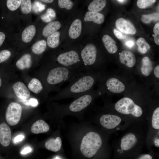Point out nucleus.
<instances>
[{
	"label": "nucleus",
	"mask_w": 159,
	"mask_h": 159,
	"mask_svg": "<svg viewBox=\"0 0 159 159\" xmlns=\"http://www.w3.org/2000/svg\"><path fill=\"white\" fill-rule=\"evenodd\" d=\"M92 72H84L74 78L56 96L58 99L74 98L91 91L95 82Z\"/></svg>",
	"instance_id": "obj_1"
},
{
	"label": "nucleus",
	"mask_w": 159,
	"mask_h": 159,
	"mask_svg": "<svg viewBox=\"0 0 159 159\" xmlns=\"http://www.w3.org/2000/svg\"><path fill=\"white\" fill-rule=\"evenodd\" d=\"M86 72L82 69L70 68L60 65L48 71L46 76V82L50 87L58 88L62 85L67 82H70Z\"/></svg>",
	"instance_id": "obj_2"
},
{
	"label": "nucleus",
	"mask_w": 159,
	"mask_h": 159,
	"mask_svg": "<svg viewBox=\"0 0 159 159\" xmlns=\"http://www.w3.org/2000/svg\"><path fill=\"white\" fill-rule=\"evenodd\" d=\"M102 144L101 137L97 132H88L83 137L80 145V150L85 157L90 158L94 155Z\"/></svg>",
	"instance_id": "obj_3"
},
{
	"label": "nucleus",
	"mask_w": 159,
	"mask_h": 159,
	"mask_svg": "<svg viewBox=\"0 0 159 159\" xmlns=\"http://www.w3.org/2000/svg\"><path fill=\"white\" fill-rule=\"evenodd\" d=\"M95 94L92 91L74 98L67 105L62 107V114H78L83 111L91 103Z\"/></svg>",
	"instance_id": "obj_4"
},
{
	"label": "nucleus",
	"mask_w": 159,
	"mask_h": 159,
	"mask_svg": "<svg viewBox=\"0 0 159 159\" xmlns=\"http://www.w3.org/2000/svg\"><path fill=\"white\" fill-rule=\"evenodd\" d=\"M115 108L120 113L131 115L135 117H141L143 113L142 108L127 97H123L118 101L115 104Z\"/></svg>",
	"instance_id": "obj_5"
},
{
	"label": "nucleus",
	"mask_w": 159,
	"mask_h": 159,
	"mask_svg": "<svg viewBox=\"0 0 159 159\" xmlns=\"http://www.w3.org/2000/svg\"><path fill=\"white\" fill-rule=\"evenodd\" d=\"M56 59L60 65L70 68L82 69L85 71L78 65L80 60L78 53L75 50L61 53L57 56Z\"/></svg>",
	"instance_id": "obj_6"
},
{
	"label": "nucleus",
	"mask_w": 159,
	"mask_h": 159,
	"mask_svg": "<svg viewBox=\"0 0 159 159\" xmlns=\"http://www.w3.org/2000/svg\"><path fill=\"white\" fill-rule=\"evenodd\" d=\"M22 112L21 105L15 102H10L7 106L5 114V120L10 125H17L20 120Z\"/></svg>",
	"instance_id": "obj_7"
},
{
	"label": "nucleus",
	"mask_w": 159,
	"mask_h": 159,
	"mask_svg": "<svg viewBox=\"0 0 159 159\" xmlns=\"http://www.w3.org/2000/svg\"><path fill=\"white\" fill-rule=\"evenodd\" d=\"M97 53L96 47L91 43L87 45L81 51L80 57L84 65V69L86 72H88V67L92 66L95 63Z\"/></svg>",
	"instance_id": "obj_8"
},
{
	"label": "nucleus",
	"mask_w": 159,
	"mask_h": 159,
	"mask_svg": "<svg viewBox=\"0 0 159 159\" xmlns=\"http://www.w3.org/2000/svg\"><path fill=\"white\" fill-rule=\"evenodd\" d=\"M139 136L134 132H129L121 138L119 145L121 150L127 151L138 146L139 142Z\"/></svg>",
	"instance_id": "obj_9"
},
{
	"label": "nucleus",
	"mask_w": 159,
	"mask_h": 159,
	"mask_svg": "<svg viewBox=\"0 0 159 159\" xmlns=\"http://www.w3.org/2000/svg\"><path fill=\"white\" fill-rule=\"evenodd\" d=\"M99 121L104 128L108 130H114L118 127L122 122L121 118L114 115L106 114L101 115Z\"/></svg>",
	"instance_id": "obj_10"
},
{
	"label": "nucleus",
	"mask_w": 159,
	"mask_h": 159,
	"mask_svg": "<svg viewBox=\"0 0 159 159\" xmlns=\"http://www.w3.org/2000/svg\"><path fill=\"white\" fill-rule=\"evenodd\" d=\"M11 132L8 125L5 122H0V145L3 147L8 146L11 138Z\"/></svg>",
	"instance_id": "obj_11"
},
{
	"label": "nucleus",
	"mask_w": 159,
	"mask_h": 159,
	"mask_svg": "<svg viewBox=\"0 0 159 159\" xmlns=\"http://www.w3.org/2000/svg\"><path fill=\"white\" fill-rule=\"evenodd\" d=\"M115 26L121 32L126 34H134L136 29L134 25L129 21L123 18H120L116 21Z\"/></svg>",
	"instance_id": "obj_12"
},
{
	"label": "nucleus",
	"mask_w": 159,
	"mask_h": 159,
	"mask_svg": "<svg viewBox=\"0 0 159 159\" xmlns=\"http://www.w3.org/2000/svg\"><path fill=\"white\" fill-rule=\"evenodd\" d=\"M12 87L15 95L19 98L26 100L30 97V92L23 82H17L13 85Z\"/></svg>",
	"instance_id": "obj_13"
},
{
	"label": "nucleus",
	"mask_w": 159,
	"mask_h": 159,
	"mask_svg": "<svg viewBox=\"0 0 159 159\" xmlns=\"http://www.w3.org/2000/svg\"><path fill=\"white\" fill-rule=\"evenodd\" d=\"M106 85L107 90L114 93H120L125 90L124 85L118 79L115 78H110L106 82Z\"/></svg>",
	"instance_id": "obj_14"
},
{
	"label": "nucleus",
	"mask_w": 159,
	"mask_h": 159,
	"mask_svg": "<svg viewBox=\"0 0 159 159\" xmlns=\"http://www.w3.org/2000/svg\"><path fill=\"white\" fill-rule=\"evenodd\" d=\"M120 62L129 67H132L135 65L136 62L135 56L131 52L124 50L120 53L119 56Z\"/></svg>",
	"instance_id": "obj_15"
},
{
	"label": "nucleus",
	"mask_w": 159,
	"mask_h": 159,
	"mask_svg": "<svg viewBox=\"0 0 159 159\" xmlns=\"http://www.w3.org/2000/svg\"><path fill=\"white\" fill-rule=\"evenodd\" d=\"M82 30V22L79 19L74 20L71 24L68 31L69 37L76 39L80 35Z\"/></svg>",
	"instance_id": "obj_16"
},
{
	"label": "nucleus",
	"mask_w": 159,
	"mask_h": 159,
	"mask_svg": "<svg viewBox=\"0 0 159 159\" xmlns=\"http://www.w3.org/2000/svg\"><path fill=\"white\" fill-rule=\"evenodd\" d=\"M32 65L31 56L28 53L23 55L16 61V67L21 70L29 68Z\"/></svg>",
	"instance_id": "obj_17"
},
{
	"label": "nucleus",
	"mask_w": 159,
	"mask_h": 159,
	"mask_svg": "<svg viewBox=\"0 0 159 159\" xmlns=\"http://www.w3.org/2000/svg\"><path fill=\"white\" fill-rule=\"evenodd\" d=\"M49 129V125L42 120H38L34 122L31 128L32 132L36 134L47 132Z\"/></svg>",
	"instance_id": "obj_18"
},
{
	"label": "nucleus",
	"mask_w": 159,
	"mask_h": 159,
	"mask_svg": "<svg viewBox=\"0 0 159 159\" xmlns=\"http://www.w3.org/2000/svg\"><path fill=\"white\" fill-rule=\"evenodd\" d=\"M84 20L85 21H93L94 23L100 24L104 22L105 16L103 14L99 12L89 11L85 14Z\"/></svg>",
	"instance_id": "obj_19"
},
{
	"label": "nucleus",
	"mask_w": 159,
	"mask_h": 159,
	"mask_svg": "<svg viewBox=\"0 0 159 159\" xmlns=\"http://www.w3.org/2000/svg\"><path fill=\"white\" fill-rule=\"evenodd\" d=\"M102 42L107 51L109 53L114 54L117 50V47L115 41L110 36L105 34L102 38Z\"/></svg>",
	"instance_id": "obj_20"
},
{
	"label": "nucleus",
	"mask_w": 159,
	"mask_h": 159,
	"mask_svg": "<svg viewBox=\"0 0 159 159\" xmlns=\"http://www.w3.org/2000/svg\"><path fill=\"white\" fill-rule=\"evenodd\" d=\"M61 26V24L58 21L50 22L44 28L42 32V35L45 37H47L57 32Z\"/></svg>",
	"instance_id": "obj_21"
},
{
	"label": "nucleus",
	"mask_w": 159,
	"mask_h": 159,
	"mask_svg": "<svg viewBox=\"0 0 159 159\" xmlns=\"http://www.w3.org/2000/svg\"><path fill=\"white\" fill-rule=\"evenodd\" d=\"M62 145L61 138L59 137L56 138H52L47 140L45 143V146L48 150L54 152L59 151Z\"/></svg>",
	"instance_id": "obj_22"
},
{
	"label": "nucleus",
	"mask_w": 159,
	"mask_h": 159,
	"mask_svg": "<svg viewBox=\"0 0 159 159\" xmlns=\"http://www.w3.org/2000/svg\"><path fill=\"white\" fill-rule=\"evenodd\" d=\"M36 32V28L34 25L28 26L22 32L21 37L22 40L26 43L30 42L34 36Z\"/></svg>",
	"instance_id": "obj_23"
},
{
	"label": "nucleus",
	"mask_w": 159,
	"mask_h": 159,
	"mask_svg": "<svg viewBox=\"0 0 159 159\" xmlns=\"http://www.w3.org/2000/svg\"><path fill=\"white\" fill-rule=\"evenodd\" d=\"M29 90L33 93L38 94L44 89V87L40 81L36 78H33L29 82L28 85Z\"/></svg>",
	"instance_id": "obj_24"
},
{
	"label": "nucleus",
	"mask_w": 159,
	"mask_h": 159,
	"mask_svg": "<svg viewBox=\"0 0 159 159\" xmlns=\"http://www.w3.org/2000/svg\"><path fill=\"white\" fill-rule=\"evenodd\" d=\"M106 3L105 0H94L89 5L88 9L90 11L98 12L103 9Z\"/></svg>",
	"instance_id": "obj_25"
},
{
	"label": "nucleus",
	"mask_w": 159,
	"mask_h": 159,
	"mask_svg": "<svg viewBox=\"0 0 159 159\" xmlns=\"http://www.w3.org/2000/svg\"><path fill=\"white\" fill-rule=\"evenodd\" d=\"M141 72L144 76H147L151 73L153 69L152 63L147 57H144L142 60Z\"/></svg>",
	"instance_id": "obj_26"
},
{
	"label": "nucleus",
	"mask_w": 159,
	"mask_h": 159,
	"mask_svg": "<svg viewBox=\"0 0 159 159\" xmlns=\"http://www.w3.org/2000/svg\"><path fill=\"white\" fill-rule=\"evenodd\" d=\"M60 36V32L57 31L47 37V44L48 46L52 48L57 47L59 43Z\"/></svg>",
	"instance_id": "obj_27"
},
{
	"label": "nucleus",
	"mask_w": 159,
	"mask_h": 159,
	"mask_svg": "<svg viewBox=\"0 0 159 159\" xmlns=\"http://www.w3.org/2000/svg\"><path fill=\"white\" fill-rule=\"evenodd\" d=\"M47 47V42L44 40L39 41L34 43L32 47V52L35 54H42L45 50Z\"/></svg>",
	"instance_id": "obj_28"
},
{
	"label": "nucleus",
	"mask_w": 159,
	"mask_h": 159,
	"mask_svg": "<svg viewBox=\"0 0 159 159\" xmlns=\"http://www.w3.org/2000/svg\"><path fill=\"white\" fill-rule=\"evenodd\" d=\"M136 44L138 46V49L141 53H146L150 48V46L145 39L142 37L138 39L136 41Z\"/></svg>",
	"instance_id": "obj_29"
},
{
	"label": "nucleus",
	"mask_w": 159,
	"mask_h": 159,
	"mask_svg": "<svg viewBox=\"0 0 159 159\" xmlns=\"http://www.w3.org/2000/svg\"><path fill=\"white\" fill-rule=\"evenodd\" d=\"M152 128L158 131L159 130V107L156 108L153 112L151 121Z\"/></svg>",
	"instance_id": "obj_30"
},
{
	"label": "nucleus",
	"mask_w": 159,
	"mask_h": 159,
	"mask_svg": "<svg viewBox=\"0 0 159 159\" xmlns=\"http://www.w3.org/2000/svg\"><path fill=\"white\" fill-rule=\"evenodd\" d=\"M159 13H154L146 15H143L141 17L142 21L144 23L148 24L152 21H157L159 20Z\"/></svg>",
	"instance_id": "obj_31"
},
{
	"label": "nucleus",
	"mask_w": 159,
	"mask_h": 159,
	"mask_svg": "<svg viewBox=\"0 0 159 159\" xmlns=\"http://www.w3.org/2000/svg\"><path fill=\"white\" fill-rule=\"evenodd\" d=\"M21 5V11L23 13L27 14L30 12L32 8L31 0H22Z\"/></svg>",
	"instance_id": "obj_32"
},
{
	"label": "nucleus",
	"mask_w": 159,
	"mask_h": 159,
	"mask_svg": "<svg viewBox=\"0 0 159 159\" xmlns=\"http://www.w3.org/2000/svg\"><path fill=\"white\" fill-rule=\"evenodd\" d=\"M21 1V0H7L6 2L7 7L10 11H14L20 6Z\"/></svg>",
	"instance_id": "obj_33"
},
{
	"label": "nucleus",
	"mask_w": 159,
	"mask_h": 159,
	"mask_svg": "<svg viewBox=\"0 0 159 159\" xmlns=\"http://www.w3.org/2000/svg\"><path fill=\"white\" fill-rule=\"evenodd\" d=\"M58 4L61 8H65L67 10H70L72 8L73 3L70 0H59Z\"/></svg>",
	"instance_id": "obj_34"
},
{
	"label": "nucleus",
	"mask_w": 159,
	"mask_h": 159,
	"mask_svg": "<svg viewBox=\"0 0 159 159\" xmlns=\"http://www.w3.org/2000/svg\"><path fill=\"white\" fill-rule=\"evenodd\" d=\"M155 0H138L137 1L138 6L141 9L146 7L152 5L156 1Z\"/></svg>",
	"instance_id": "obj_35"
},
{
	"label": "nucleus",
	"mask_w": 159,
	"mask_h": 159,
	"mask_svg": "<svg viewBox=\"0 0 159 159\" xmlns=\"http://www.w3.org/2000/svg\"><path fill=\"white\" fill-rule=\"evenodd\" d=\"M11 55V52L9 50L5 49L0 51V63L8 60Z\"/></svg>",
	"instance_id": "obj_36"
},
{
	"label": "nucleus",
	"mask_w": 159,
	"mask_h": 159,
	"mask_svg": "<svg viewBox=\"0 0 159 159\" xmlns=\"http://www.w3.org/2000/svg\"><path fill=\"white\" fill-rule=\"evenodd\" d=\"M40 18L41 19L45 22H49L53 19L46 13L41 15Z\"/></svg>",
	"instance_id": "obj_37"
},
{
	"label": "nucleus",
	"mask_w": 159,
	"mask_h": 159,
	"mask_svg": "<svg viewBox=\"0 0 159 159\" xmlns=\"http://www.w3.org/2000/svg\"><path fill=\"white\" fill-rule=\"evenodd\" d=\"M46 13L50 16L53 19L56 17V13L51 8H48L46 11Z\"/></svg>",
	"instance_id": "obj_38"
},
{
	"label": "nucleus",
	"mask_w": 159,
	"mask_h": 159,
	"mask_svg": "<svg viewBox=\"0 0 159 159\" xmlns=\"http://www.w3.org/2000/svg\"><path fill=\"white\" fill-rule=\"evenodd\" d=\"M153 144L157 148L159 147V131H158L155 136L153 138Z\"/></svg>",
	"instance_id": "obj_39"
},
{
	"label": "nucleus",
	"mask_w": 159,
	"mask_h": 159,
	"mask_svg": "<svg viewBox=\"0 0 159 159\" xmlns=\"http://www.w3.org/2000/svg\"><path fill=\"white\" fill-rule=\"evenodd\" d=\"M113 32L115 35L119 39H122L124 37L122 33L116 29H114Z\"/></svg>",
	"instance_id": "obj_40"
},
{
	"label": "nucleus",
	"mask_w": 159,
	"mask_h": 159,
	"mask_svg": "<svg viewBox=\"0 0 159 159\" xmlns=\"http://www.w3.org/2000/svg\"><path fill=\"white\" fill-rule=\"evenodd\" d=\"M24 135H21L17 136L14 139V143H16L21 141L24 139Z\"/></svg>",
	"instance_id": "obj_41"
},
{
	"label": "nucleus",
	"mask_w": 159,
	"mask_h": 159,
	"mask_svg": "<svg viewBox=\"0 0 159 159\" xmlns=\"http://www.w3.org/2000/svg\"><path fill=\"white\" fill-rule=\"evenodd\" d=\"M6 38L5 34L1 32H0V47L3 44Z\"/></svg>",
	"instance_id": "obj_42"
},
{
	"label": "nucleus",
	"mask_w": 159,
	"mask_h": 159,
	"mask_svg": "<svg viewBox=\"0 0 159 159\" xmlns=\"http://www.w3.org/2000/svg\"><path fill=\"white\" fill-rule=\"evenodd\" d=\"M153 31L154 33L155 34H159V23H157L155 25L153 29Z\"/></svg>",
	"instance_id": "obj_43"
},
{
	"label": "nucleus",
	"mask_w": 159,
	"mask_h": 159,
	"mask_svg": "<svg viewBox=\"0 0 159 159\" xmlns=\"http://www.w3.org/2000/svg\"><path fill=\"white\" fill-rule=\"evenodd\" d=\"M138 159H153V158L149 154H145L140 156Z\"/></svg>",
	"instance_id": "obj_44"
},
{
	"label": "nucleus",
	"mask_w": 159,
	"mask_h": 159,
	"mask_svg": "<svg viewBox=\"0 0 159 159\" xmlns=\"http://www.w3.org/2000/svg\"><path fill=\"white\" fill-rule=\"evenodd\" d=\"M32 148L29 147H27L24 148L21 151V153L22 154H26L32 151Z\"/></svg>",
	"instance_id": "obj_45"
},
{
	"label": "nucleus",
	"mask_w": 159,
	"mask_h": 159,
	"mask_svg": "<svg viewBox=\"0 0 159 159\" xmlns=\"http://www.w3.org/2000/svg\"><path fill=\"white\" fill-rule=\"evenodd\" d=\"M154 73L157 78H159V65H158L156 66L154 69Z\"/></svg>",
	"instance_id": "obj_46"
},
{
	"label": "nucleus",
	"mask_w": 159,
	"mask_h": 159,
	"mask_svg": "<svg viewBox=\"0 0 159 159\" xmlns=\"http://www.w3.org/2000/svg\"><path fill=\"white\" fill-rule=\"evenodd\" d=\"M152 36L154 37V40L155 42L157 44L159 45V34H153Z\"/></svg>",
	"instance_id": "obj_47"
},
{
	"label": "nucleus",
	"mask_w": 159,
	"mask_h": 159,
	"mask_svg": "<svg viewBox=\"0 0 159 159\" xmlns=\"http://www.w3.org/2000/svg\"><path fill=\"white\" fill-rule=\"evenodd\" d=\"M134 44V42L132 40H129L127 41L125 43V45L128 47L131 48L133 46Z\"/></svg>",
	"instance_id": "obj_48"
},
{
	"label": "nucleus",
	"mask_w": 159,
	"mask_h": 159,
	"mask_svg": "<svg viewBox=\"0 0 159 159\" xmlns=\"http://www.w3.org/2000/svg\"><path fill=\"white\" fill-rule=\"evenodd\" d=\"M30 104L31 105L35 106L37 105L38 102L36 100L32 99L30 101Z\"/></svg>",
	"instance_id": "obj_49"
},
{
	"label": "nucleus",
	"mask_w": 159,
	"mask_h": 159,
	"mask_svg": "<svg viewBox=\"0 0 159 159\" xmlns=\"http://www.w3.org/2000/svg\"><path fill=\"white\" fill-rule=\"evenodd\" d=\"M40 1L47 3H51L54 1L53 0H42Z\"/></svg>",
	"instance_id": "obj_50"
},
{
	"label": "nucleus",
	"mask_w": 159,
	"mask_h": 159,
	"mask_svg": "<svg viewBox=\"0 0 159 159\" xmlns=\"http://www.w3.org/2000/svg\"><path fill=\"white\" fill-rule=\"evenodd\" d=\"M2 85V78L0 76V88L1 87Z\"/></svg>",
	"instance_id": "obj_51"
},
{
	"label": "nucleus",
	"mask_w": 159,
	"mask_h": 159,
	"mask_svg": "<svg viewBox=\"0 0 159 159\" xmlns=\"http://www.w3.org/2000/svg\"><path fill=\"white\" fill-rule=\"evenodd\" d=\"M117 1H118V2H119L120 3H122L126 1L123 0H117Z\"/></svg>",
	"instance_id": "obj_52"
},
{
	"label": "nucleus",
	"mask_w": 159,
	"mask_h": 159,
	"mask_svg": "<svg viewBox=\"0 0 159 159\" xmlns=\"http://www.w3.org/2000/svg\"><path fill=\"white\" fill-rule=\"evenodd\" d=\"M54 159H59L57 157L56 158H55Z\"/></svg>",
	"instance_id": "obj_53"
}]
</instances>
